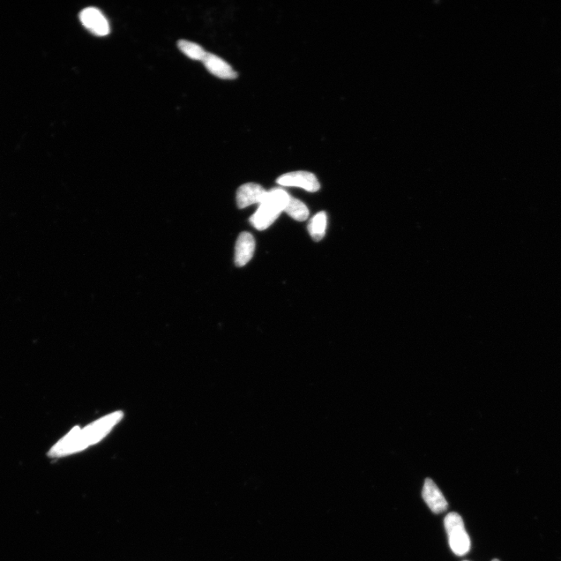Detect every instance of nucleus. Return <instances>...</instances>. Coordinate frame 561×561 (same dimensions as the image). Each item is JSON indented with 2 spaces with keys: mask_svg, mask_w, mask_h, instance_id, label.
I'll return each mask as SVG.
<instances>
[{
  "mask_svg": "<svg viewBox=\"0 0 561 561\" xmlns=\"http://www.w3.org/2000/svg\"><path fill=\"white\" fill-rule=\"evenodd\" d=\"M122 418L121 411H116L86 426L84 429L75 428L51 448L49 455L52 458H59L83 450L106 436Z\"/></svg>",
  "mask_w": 561,
  "mask_h": 561,
  "instance_id": "f257e3e1",
  "label": "nucleus"
},
{
  "mask_svg": "<svg viewBox=\"0 0 561 561\" xmlns=\"http://www.w3.org/2000/svg\"><path fill=\"white\" fill-rule=\"evenodd\" d=\"M289 198V194L281 188L268 191L265 199L259 205L258 211L250 218L253 227L260 231L271 227L285 210Z\"/></svg>",
  "mask_w": 561,
  "mask_h": 561,
  "instance_id": "f03ea898",
  "label": "nucleus"
},
{
  "mask_svg": "<svg viewBox=\"0 0 561 561\" xmlns=\"http://www.w3.org/2000/svg\"><path fill=\"white\" fill-rule=\"evenodd\" d=\"M445 528L454 555H466L470 550L471 541L461 516L455 512L449 513L445 519Z\"/></svg>",
  "mask_w": 561,
  "mask_h": 561,
  "instance_id": "7ed1b4c3",
  "label": "nucleus"
},
{
  "mask_svg": "<svg viewBox=\"0 0 561 561\" xmlns=\"http://www.w3.org/2000/svg\"><path fill=\"white\" fill-rule=\"evenodd\" d=\"M82 25L96 36H107L110 32L109 21L95 7H88L80 13Z\"/></svg>",
  "mask_w": 561,
  "mask_h": 561,
  "instance_id": "20e7f679",
  "label": "nucleus"
},
{
  "mask_svg": "<svg viewBox=\"0 0 561 561\" xmlns=\"http://www.w3.org/2000/svg\"><path fill=\"white\" fill-rule=\"evenodd\" d=\"M276 182L283 186L301 187V188L312 193L318 191L320 186L315 175L306 171H297L284 174L279 176Z\"/></svg>",
  "mask_w": 561,
  "mask_h": 561,
  "instance_id": "39448f33",
  "label": "nucleus"
},
{
  "mask_svg": "<svg viewBox=\"0 0 561 561\" xmlns=\"http://www.w3.org/2000/svg\"><path fill=\"white\" fill-rule=\"evenodd\" d=\"M267 191L260 185L246 183L237 191L236 201L239 208L243 209L253 204H261L265 199Z\"/></svg>",
  "mask_w": 561,
  "mask_h": 561,
  "instance_id": "423d86ee",
  "label": "nucleus"
},
{
  "mask_svg": "<svg viewBox=\"0 0 561 561\" xmlns=\"http://www.w3.org/2000/svg\"><path fill=\"white\" fill-rule=\"evenodd\" d=\"M422 495L426 504L433 513L440 514L447 509L448 504L442 492L431 478L425 481Z\"/></svg>",
  "mask_w": 561,
  "mask_h": 561,
  "instance_id": "0eeeda50",
  "label": "nucleus"
},
{
  "mask_svg": "<svg viewBox=\"0 0 561 561\" xmlns=\"http://www.w3.org/2000/svg\"><path fill=\"white\" fill-rule=\"evenodd\" d=\"M255 251V241L253 236L244 231L239 235L235 248V264L237 267H243L252 259Z\"/></svg>",
  "mask_w": 561,
  "mask_h": 561,
  "instance_id": "6e6552de",
  "label": "nucleus"
},
{
  "mask_svg": "<svg viewBox=\"0 0 561 561\" xmlns=\"http://www.w3.org/2000/svg\"><path fill=\"white\" fill-rule=\"evenodd\" d=\"M202 62L209 72L221 79L234 80L238 77L237 73L228 63L214 54L207 52Z\"/></svg>",
  "mask_w": 561,
  "mask_h": 561,
  "instance_id": "1a4fd4ad",
  "label": "nucleus"
},
{
  "mask_svg": "<svg viewBox=\"0 0 561 561\" xmlns=\"http://www.w3.org/2000/svg\"><path fill=\"white\" fill-rule=\"evenodd\" d=\"M327 227V215L321 212L313 217L308 224L310 236L315 242H320L325 237Z\"/></svg>",
  "mask_w": 561,
  "mask_h": 561,
  "instance_id": "9d476101",
  "label": "nucleus"
},
{
  "mask_svg": "<svg viewBox=\"0 0 561 561\" xmlns=\"http://www.w3.org/2000/svg\"><path fill=\"white\" fill-rule=\"evenodd\" d=\"M284 212H286L291 218L298 222L308 219L310 214L308 207L301 200L291 196Z\"/></svg>",
  "mask_w": 561,
  "mask_h": 561,
  "instance_id": "9b49d317",
  "label": "nucleus"
},
{
  "mask_svg": "<svg viewBox=\"0 0 561 561\" xmlns=\"http://www.w3.org/2000/svg\"><path fill=\"white\" fill-rule=\"evenodd\" d=\"M178 48L184 55L193 61H203L207 52L199 44L186 40L178 42Z\"/></svg>",
  "mask_w": 561,
  "mask_h": 561,
  "instance_id": "f8f14e48",
  "label": "nucleus"
},
{
  "mask_svg": "<svg viewBox=\"0 0 561 561\" xmlns=\"http://www.w3.org/2000/svg\"><path fill=\"white\" fill-rule=\"evenodd\" d=\"M492 561H500V560H497V559H495V560H493Z\"/></svg>",
  "mask_w": 561,
  "mask_h": 561,
  "instance_id": "ddd939ff",
  "label": "nucleus"
}]
</instances>
